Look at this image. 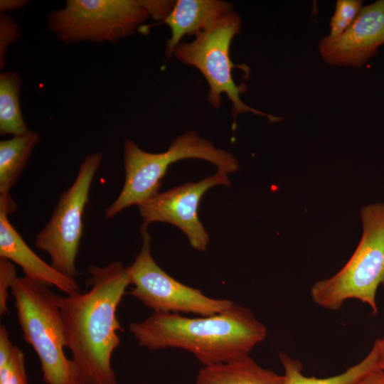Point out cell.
Masks as SVG:
<instances>
[{"label": "cell", "mask_w": 384, "mask_h": 384, "mask_svg": "<svg viewBox=\"0 0 384 384\" xmlns=\"http://www.w3.org/2000/svg\"><path fill=\"white\" fill-rule=\"evenodd\" d=\"M87 271L89 291L58 297L66 347L86 384H118L111 362L122 331L117 310L130 284L127 267L114 261Z\"/></svg>", "instance_id": "cell-1"}, {"label": "cell", "mask_w": 384, "mask_h": 384, "mask_svg": "<svg viewBox=\"0 0 384 384\" xmlns=\"http://www.w3.org/2000/svg\"><path fill=\"white\" fill-rule=\"evenodd\" d=\"M129 331L142 347L182 348L203 366L248 356L267 333L249 309L235 304L220 313L198 318L154 312L142 321L130 323Z\"/></svg>", "instance_id": "cell-2"}, {"label": "cell", "mask_w": 384, "mask_h": 384, "mask_svg": "<svg viewBox=\"0 0 384 384\" xmlns=\"http://www.w3.org/2000/svg\"><path fill=\"white\" fill-rule=\"evenodd\" d=\"M184 159H199L214 164L218 173L228 175L238 169L236 158L217 149L196 132L178 137L169 149L161 153L142 150L132 139L124 142L123 159L125 180L116 199L105 210V217L112 218L124 209L139 205L157 193L169 166Z\"/></svg>", "instance_id": "cell-3"}, {"label": "cell", "mask_w": 384, "mask_h": 384, "mask_svg": "<svg viewBox=\"0 0 384 384\" xmlns=\"http://www.w3.org/2000/svg\"><path fill=\"white\" fill-rule=\"evenodd\" d=\"M26 277H17L11 293L23 337L38 355L46 384H86L66 347L58 295Z\"/></svg>", "instance_id": "cell-4"}, {"label": "cell", "mask_w": 384, "mask_h": 384, "mask_svg": "<svg viewBox=\"0 0 384 384\" xmlns=\"http://www.w3.org/2000/svg\"><path fill=\"white\" fill-rule=\"evenodd\" d=\"M362 235L354 252L334 275L319 280L311 288L313 302L328 310H338L344 302L357 299L373 314L378 311L376 295L384 284V203L361 210Z\"/></svg>", "instance_id": "cell-5"}, {"label": "cell", "mask_w": 384, "mask_h": 384, "mask_svg": "<svg viewBox=\"0 0 384 384\" xmlns=\"http://www.w3.org/2000/svg\"><path fill=\"white\" fill-rule=\"evenodd\" d=\"M242 21L239 15L232 11L206 31L198 33L189 43H180L174 50L175 57L186 65L196 68L204 76L209 87L208 100L214 108L220 106L223 94L233 104L235 114L251 112L276 122L282 119L255 110L245 103L240 94L247 90L244 84L238 85L233 80L232 70L238 67L230 56L233 38L240 31Z\"/></svg>", "instance_id": "cell-6"}, {"label": "cell", "mask_w": 384, "mask_h": 384, "mask_svg": "<svg viewBox=\"0 0 384 384\" xmlns=\"http://www.w3.org/2000/svg\"><path fill=\"white\" fill-rule=\"evenodd\" d=\"M149 17L142 0H67L48 14V27L67 44L117 43Z\"/></svg>", "instance_id": "cell-7"}, {"label": "cell", "mask_w": 384, "mask_h": 384, "mask_svg": "<svg viewBox=\"0 0 384 384\" xmlns=\"http://www.w3.org/2000/svg\"><path fill=\"white\" fill-rule=\"evenodd\" d=\"M102 160L100 151L85 156L73 183L60 195L50 220L35 238V246L48 254L50 265L70 278L78 274L75 262L83 233L84 211Z\"/></svg>", "instance_id": "cell-8"}, {"label": "cell", "mask_w": 384, "mask_h": 384, "mask_svg": "<svg viewBox=\"0 0 384 384\" xmlns=\"http://www.w3.org/2000/svg\"><path fill=\"white\" fill-rule=\"evenodd\" d=\"M142 246L133 263L127 267L130 294L154 312L193 313L211 316L230 309L228 299L209 297L201 290L188 287L165 272L151 252V236L147 228L141 226Z\"/></svg>", "instance_id": "cell-9"}, {"label": "cell", "mask_w": 384, "mask_h": 384, "mask_svg": "<svg viewBox=\"0 0 384 384\" xmlns=\"http://www.w3.org/2000/svg\"><path fill=\"white\" fill-rule=\"evenodd\" d=\"M218 185L230 186L228 175L217 172L198 182L157 193L137 206L144 220L141 226L147 228L154 222L172 224L186 235L194 249L205 251L210 238L198 218V206L203 194Z\"/></svg>", "instance_id": "cell-10"}, {"label": "cell", "mask_w": 384, "mask_h": 384, "mask_svg": "<svg viewBox=\"0 0 384 384\" xmlns=\"http://www.w3.org/2000/svg\"><path fill=\"white\" fill-rule=\"evenodd\" d=\"M384 44V0L362 7L353 23L338 38L319 43L323 60L329 65L358 68L375 56Z\"/></svg>", "instance_id": "cell-11"}, {"label": "cell", "mask_w": 384, "mask_h": 384, "mask_svg": "<svg viewBox=\"0 0 384 384\" xmlns=\"http://www.w3.org/2000/svg\"><path fill=\"white\" fill-rule=\"evenodd\" d=\"M16 209L10 195L0 196V257L19 265L28 279L55 287L65 295L80 292L78 284L48 264L36 254L11 224L8 215Z\"/></svg>", "instance_id": "cell-12"}, {"label": "cell", "mask_w": 384, "mask_h": 384, "mask_svg": "<svg viewBox=\"0 0 384 384\" xmlns=\"http://www.w3.org/2000/svg\"><path fill=\"white\" fill-rule=\"evenodd\" d=\"M233 10L232 5L219 0H177L164 19L171 29L166 53L171 57L181 38L195 36L212 28Z\"/></svg>", "instance_id": "cell-13"}, {"label": "cell", "mask_w": 384, "mask_h": 384, "mask_svg": "<svg viewBox=\"0 0 384 384\" xmlns=\"http://www.w3.org/2000/svg\"><path fill=\"white\" fill-rule=\"evenodd\" d=\"M284 375L258 365L250 355L226 363L203 366L195 384H282Z\"/></svg>", "instance_id": "cell-14"}, {"label": "cell", "mask_w": 384, "mask_h": 384, "mask_svg": "<svg viewBox=\"0 0 384 384\" xmlns=\"http://www.w3.org/2000/svg\"><path fill=\"white\" fill-rule=\"evenodd\" d=\"M284 373L282 384H355L370 372L379 368V346L378 339L370 351L360 362L343 373L324 378L305 376L302 363L283 352L279 353Z\"/></svg>", "instance_id": "cell-15"}, {"label": "cell", "mask_w": 384, "mask_h": 384, "mask_svg": "<svg viewBox=\"0 0 384 384\" xmlns=\"http://www.w3.org/2000/svg\"><path fill=\"white\" fill-rule=\"evenodd\" d=\"M34 131L0 142V196H8L39 142Z\"/></svg>", "instance_id": "cell-16"}, {"label": "cell", "mask_w": 384, "mask_h": 384, "mask_svg": "<svg viewBox=\"0 0 384 384\" xmlns=\"http://www.w3.org/2000/svg\"><path fill=\"white\" fill-rule=\"evenodd\" d=\"M21 79L15 71L0 73V134L21 135L29 129L20 105Z\"/></svg>", "instance_id": "cell-17"}, {"label": "cell", "mask_w": 384, "mask_h": 384, "mask_svg": "<svg viewBox=\"0 0 384 384\" xmlns=\"http://www.w3.org/2000/svg\"><path fill=\"white\" fill-rule=\"evenodd\" d=\"M362 4L361 0H338L329 23V34L322 38L332 41L341 36L358 16Z\"/></svg>", "instance_id": "cell-18"}, {"label": "cell", "mask_w": 384, "mask_h": 384, "mask_svg": "<svg viewBox=\"0 0 384 384\" xmlns=\"http://www.w3.org/2000/svg\"><path fill=\"white\" fill-rule=\"evenodd\" d=\"M0 384H28L24 353L17 346L6 363L0 366Z\"/></svg>", "instance_id": "cell-19"}, {"label": "cell", "mask_w": 384, "mask_h": 384, "mask_svg": "<svg viewBox=\"0 0 384 384\" xmlns=\"http://www.w3.org/2000/svg\"><path fill=\"white\" fill-rule=\"evenodd\" d=\"M20 37V28L16 21L6 14H0V69L5 65V58L9 47Z\"/></svg>", "instance_id": "cell-20"}, {"label": "cell", "mask_w": 384, "mask_h": 384, "mask_svg": "<svg viewBox=\"0 0 384 384\" xmlns=\"http://www.w3.org/2000/svg\"><path fill=\"white\" fill-rule=\"evenodd\" d=\"M16 268L10 260L0 257V315L8 313L7 301L11 289L17 279Z\"/></svg>", "instance_id": "cell-21"}, {"label": "cell", "mask_w": 384, "mask_h": 384, "mask_svg": "<svg viewBox=\"0 0 384 384\" xmlns=\"http://www.w3.org/2000/svg\"><path fill=\"white\" fill-rule=\"evenodd\" d=\"M143 6L149 16L155 20H163L167 17L174 5V1L142 0Z\"/></svg>", "instance_id": "cell-22"}, {"label": "cell", "mask_w": 384, "mask_h": 384, "mask_svg": "<svg viewBox=\"0 0 384 384\" xmlns=\"http://www.w3.org/2000/svg\"><path fill=\"white\" fill-rule=\"evenodd\" d=\"M14 346L12 344L9 333L4 325L0 326V366L9 360Z\"/></svg>", "instance_id": "cell-23"}, {"label": "cell", "mask_w": 384, "mask_h": 384, "mask_svg": "<svg viewBox=\"0 0 384 384\" xmlns=\"http://www.w3.org/2000/svg\"><path fill=\"white\" fill-rule=\"evenodd\" d=\"M28 3L29 1L27 0H1L0 12L1 14H5L6 11L21 9L25 7Z\"/></svg>", "instance_id": "cell-24"}, {"label": "cell", "mask_w": 384, "mask_h": 384, "mask_svg": "<svg viewBox=\"0 0 384 384\" xmlns=\"http://www.w3.org/2000/svg\"><path fill=\"white\" fill-rule=\"evenodd\" d=\"M355 384H384V376L378 368L368 373Z\"/></svg>", "instance_id": "cell-25"}, {"label": "cell", "mask_w": 384, "mask_h": 384, "mask_svg": "<svg viewBox=\"0 0 384 384\" xmlns=\"http://www.w3.org/2000/svg\"><path fill=\"white\" fill-rule=\"evenodd\" d=\"M379 346V369L384 376V336L378 339Z\"/></svg>", "instance_id": "cell-26"}]
</instances>
